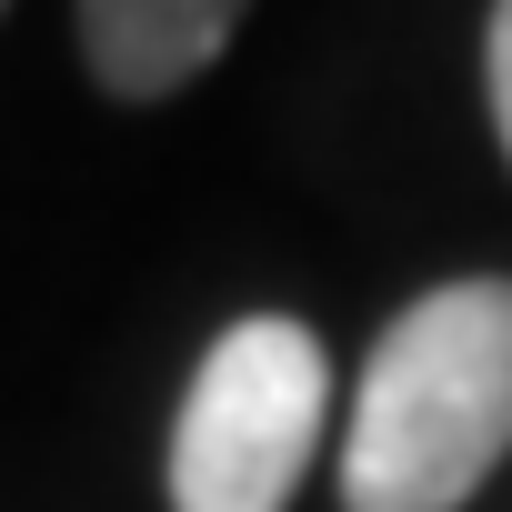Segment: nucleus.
Instances as JSON below:
<instances>
[{
	"label": "nucleus",
	"instance_id": "1",
	"mask_svg": "<svg viewBox=\"0 0 512 512\" xmlns=\"http://www.w3.org/2000/svg\"><path fill=\"white\" fill-rule=\"evenodd\" d=\"M512 452V282L472 272L422 292L362 362L342 502L352 512H462Z\"/></svg>",
	"mask_w": 512,
	"mask_h": 512
},
{
	"label": "nucleus",
	"instance_id": "2",
	"mask_svg": "<svg viewBox=\"0 0 512 512\" xmlns=\"http://www.w3.org/2000/svg\"><path fill=\"white\" fill-rule=\"evenodd\" d=\"M332 412V362L292 312L231 322L171 422V512H292Z\"/></svg>",
	"mask_w": 512,
	"mask_h": 512
},
{
	"label": "nucleus",
	"instance_id": "3",
	"mask_svg": "<svg viewBox=\"0 0 512 512\" xmlns=\"http://www.w3.org/2000/svg\"><path fill=\"white\" fill-rule=\"evenodd\" d=\"M71 31H81V61L111 101H161L231 51L241 11L231 0H91Z\"/></svg>",
	"mask_w": 512,
	"mask_h": 512
},
{
	"label": "nucleus",
	"instance_id": "4",
	"mask_svg": "<svg viewBox=\"0 0 512 512\" xmlns=\"http://www.w3.org/2000/svg\"><path fill=\"white\" fill-rule=\"evenodd\" d=\"M482 91H492V131H502V161H512V0L482 21Z\"/></svg>",
	"mask_w": 512,
	"mask_h": 512
}]
</instances>
